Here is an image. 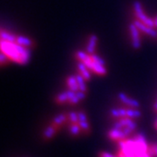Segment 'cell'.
Returning a JSON list of instances; mask_svg holds the SVG:
<instances>
[{
	"mask_svg": "<svg viewBox=\"0 0 157 157\" xmlns=\"http://www.w3.org/2000/svg\"><path fill=\"white\" fill-rule=\"evenodd\" d=\"M1 52L12 61L17 64L25 65L30 60L31 51L27 47L18 45L16 42H9L1 39Z\"/></svg>",
	"mask_w": 157,
	"mask_h": 157,
	"instance_id": "cell-1",
	"label": "cell"
},
{
	"mask_svg": "<svg viewBox=\"0 0 157 157\" xmlns=\"http://www.w3.org/2000/svg\"><path fill=\"white\" fill-rule=\"evenodd\" d=\"M133 6H134L135 16L137 17V19L141 21L142 23H144V24H146L147 25L155 28L154 19L151 18V17H147L146 14L144 13V11H143V9H142V6H141L140 1H138V0L135 1L134 4H133Z\"/></svg>",
	"mask_w": 157,
	"mask_h": 157,
	"instance_id": "cell-2",
	"label": "cell"
},
{
	"mask_svg": "<svg viewBox=\"0 0 157 157\" xmlns=\"http://www.w3.org/2000/svg\"><path fill=\"white\" fill-rule=\"evenodd\" d=\"M82 62L87 67L89 70H92L93 72H94L97 74H99V75H106L107 74V69L105 67V66H102L101 64L94 61L93 59L91 58V55Z\"/></svg>",
	"mask_w": 157,
	"mask_h": 157,
	"instance_id": "cell-3",
	"label": "cell"
},
{
	"mask_svg": "<svg viewBox=\"0 0 157 157\" xmlns=\"http://www.w3.org/2000/svg\"><path fill=\"white\" fill-rule=\"evenodd\" d=\"M139 29L137 28V26L135 25L134 23L129 25V32L131 35V41H132V46L135 50L140 49L141 46V42H140V33H139Z\"/></svg>",
	"mask_w": 157,
	"mask_h": 157,
	"instance_id": "cell-4",
	"label": "cell"
},
{
	"mask_svg": "<svg viewBox=\"0 0 157 157\" xmlns=\"http://www.w3.org/2000/svg\"><path fill=\"white\" fill-rule=\"evenodd\" d=\"M134 24L137 26V28L139 29L140 32H142V33H144L147 35H148L150 37H153V38H156L157 37V32L153 27H150V26L147 25L146 24L142 23L140 20H138V19L135 20Z\"/></svg>",
	"mask_w": 157,
	"mask_h": 157,
	"instance_id": "cell-5",
	"label": "cell"
},
{
	"mask_svg": "<svg viewBox=\"0 0 157 157\" xmlns=\"http://www.w3.org/2000/svg\"><path fill=\"white\" fill-rule=\"evenodd\" d=\"M118 98H119V100L121 101L123 104L128 106V107H133V108H138V107H140L139 101H136L135 99L130 98L128 95H127L126 94H124L122 92H121V93L118 94Z\"/></svg>",
	"mask_w": 157,
	"mask_h": 157,
	"instance_id": "cell-6",
	"label": "cell"
},
{
	"mask_svg": "<svg viewBox=\"0 0 157 157\" xmlns=\"http://www.w3.org/2000/svg\"><path fill=\"white\" fill-rule=\"evenodd\" d=\"M107 135H108V137H109L111 140H118V141L122 140H126L127 137H128L127 135H125V133H124L123 131H122V129H116L113 128L108 132Z\"/></svg>",
	"mask_w": 157,
	"mask_h": 157,
	"instance_id": "cell-7",
	"label": "cell"
},
{
	"mask_svg": "<svg viewBox=\"0 0 157 157\" xmlns=\"http://www.w3.org/2000/svg\"><path fill=\"white\" fill-rule=\"evenodd\" d=\"M97 42H98V37L95 34H91L88 39V43L86 45V52L89 54H93L94 53L95 51L96 45H97Z\"/></svg>",
	"mask_w": 157,
	"mask_h": 157,
	"instance_id": "cell-8",
	"label": "cell"
},
{
	"mask_svg": "<svg viewBox=\"0 0 157 157\" xmlns=\"http://www.w3.org/2000/svg\"><path fill=\"white\" fill-rule=\"evenodd\" d=\"M77 67L79 73L83 76L86 80H89L91 78V73L89 72V69L87 68V67L85 65L82 61H78L77 64Z\"/></svg>",
	"mask_w": 157,
	"mask_h": 157,
	"instance_id": "cell-9",
	"label": "cell"
},
{
	"mask_svg": "<svg viewBox=\"0 0 157 157\" xmlns=\"http://www.w3.org/2000/svg\"><path fill=\"white\" fill-rule=\"evenodd\" d=\"M67 84L70 90H73L74 92H78V81L76 78V75H70L67 78Z\"/></svg>",
	"mask_w": 157,
	"mask_h": 157,
	"instance_id": "cell-10",
	"label": "cell"
},
{
	"mask_svg": "<svg viewBox=\"0 0 157 157\" xmlns=\"http://www.w3.org/2000/svg\"><path fill=\"white\" fill-rule=\"evenodd\" d=\"M16 43L18 45H22V46L27 47V48L31 47L33 44L32 39H30L27 37H25V36H17L16 38Z\"/></svg>",
	"mask_w": 157,
	"mask_h": 157,
	"instance_id": "cell-11",
	"label": "cell"
},
{
	"mask_svg": "<svg viewBox=\"0 0 157 157\" xmlns=\"http://www.w3.org/2000/svg\"><path fill=\"white\" fill-rule=\"evenodd\" d=\"M110 113L113 117L115 119H121L127 117V109L125 108H113L110 111Z\"/></svg>",
	"mask_w": 157,
	"mask_h": 157,
	"instance_id": "cell-12",
	"label": "cell"
},
{
	"mask_svg": "<svg viewBox=\"0 0 157 157\" xmlns=\"http://www.w3.org/2000/svg\"><path fill=\"white\" fill-rule=\"evenodd\" d=\"M56 128L54 125H51L49 127H47L45 129V131H44V133H43V136H44V138L46 139V140H50L52 139L54 135L56 134Z\"/></svg>",
	"mask_w": 157,
	"mask_h": 157,
	"instance_id": "cell-13",
	"label": "cell"
},
{
	"mask_svg": "<svg viewBox=\"0 0 157 157\" xmlns=\"http://www.w3.org/2000/svg\"><path fill=\"white\" fill-rule=\"evenodd\" d=\"M0 35H1V39L2 40H6V41H9V42H16V38L17 37L15 35H13V34L10 33L7 31H5L3 28L1 29Z\"/></svg>",
	"mask_w": 157,
	"mask_h": 157,
	"instance_id": "cell-14",
	"label": "cell"
},
{
	"mask_svg": "<svg viewBox=\"0 0 157 157\" xmlns=\"http://www.w3.org/2000/svg\"><path fill=\"white\" fill-rule=\"evenodd\" d=\"M76 78H77V81H78V90L86 93V90H87V87H86V79H85L84 77L80 73H78V74H76Z\"/></svg>",
	"mask_w": 157,
	"mask_h": 157,
	"instance_id": "cell-15",
	"label": "cell"
},
{
	"mask_svg": "<svg viewBox=\"0 0 157 157\" xmlns=\"http://www.w3.org/2000/svg\"><path fill=\"white\" fill-rule=\"evenodd\" d=\"M141 116V113L137 108H129L127 109V117L131 119H138Z\"/></svg>",
	"mask_w": 157,
	"mask_h": 157,
	"instance_id": "cell-16",
	"label": "cell"
},
{
	"mask_svg": "<svg viewBox=\"0 0 157 157\" xmlns=\"http://www.w3.org/2000/svg\"><path fill=\"white\" fill-rule=\"evenodd\" d=\"M66 120H67L66 114H64V113H59V114H58L57 116L54 117L53 121H52V125H54L55 127H58V126L61 125Z\"/></svg>",
	"mask_w": 157,
	"mask_h": 157,
	"instance_id": "cell-17",
	"label": "cell"
},
{
	"mask_svg": "<svg viewBox=\"0 0 157 157\" xmlns=\"http://www.w3.org/2000/svg\"><path fill=\"white\" fill-rule=\"evenodd\" d=\"M57 103L59 104H62L64 102H67V101H69V97H68V94L67 91L66 92H63V93H60L58 95L56 96V99H55Z\"/></svg>",
	"mask_w": 157,
	"mask_h": 157,
	"instance_id": "cell-18",
	"label": "cell"
},
{
	"mask_svg": "<svg viewBox=\"0 0 157 157\" xmlns=\"http://www.w3.org/2000/svg\"><path fill=\"white\" fill-rule=\"evenodd\" d=\"M80 127L78 123H72V125L70 126V133L74 136L78 135L80 132Z\"/></svg>",
	"mask_w": 157,
	"mask_h": 157,
	"instance_id": "cell-19",
	"label": "cell"
},
{
	"mask_svg": "<svg viewBox=\"0 0 157 157\" xmlns=\"http://www.w3.org/2000/svg\"><path fill=\"white\" fill-rule=\"evenodd\" d=\"M90 56L89 53H87L86 52H83V51H78L76 52V57L79 61H84L85 59H86L88 57Z\"/></svg>",
	"mask_w": 157,
	"mask_h": 157,
	"instance_id": "cell-20",
	"label": "cell"
},
{
	"mask_svg": "<svg viewBox=\"0 0 157 157\" xmlns=\"http://www.w3.org/2000/svg\"><path fill=\"white\" fill-rule=\"evenodd\" d=\"M78 125L80 127V128L82 129L86 133H89L90 132V126L88 121H78Z\"/></svg>",
	"mask_w": 157,
	"mask_h": 157,
	"instance_id": "cell-21",
	"label": "cell"
},
{
	"mask_svg": "<svg viewBox=\"0 0 157 157\" xmlns=\"http://www.w3.org/2000/svg\"><path fill=\"white\" fill-rule=\"evenodd\" d=\"M69 120L72 123H78V113L70 112L69 113Z\"/></svg>",
	"mask_w": 157,
	"mask_h": 157,
	"instance_id": "cell-22",
	"label": "cell"
},
{
	"mask_svg": "<svg viewBox=\"0 0 157 157\" xmlns=\"http://www.w3.org/2000/svg\"><path fill=\"white\" fill-rule=\"evenodd\" d=\"M91 55V58L93 59V60L94 61L97 62V63H99V64H101V65H102V66H105V60L102 59V58H101L100 56H98L97 54H95V53H93V54H90Z\"/></svg>",
	"mask_w": 157,
	"mask_h": 157,
	"instance_id": "cell-23",
	"label": "cell"
},
{
	"mask_svg": "<svg viewBox=\"0 0 157 157\" xmlns=\"http://www.w3.org/2000/svg\"><path fill=\"white\" fill-rule=\"evenodd\" d=\"M78 121H87V117L83 111H78Z\"/></svg>",
	"mask_w": 157,
	"mask_h": 157,
	"instance_id": "cell-24",
	"label": "cell"
},
{
	"mask_svg": "<svg viewBox=\"0 0 157 157\" xmlns=\"http://www.w3.org/2000/svg\"><path fill=\"white\" fill-rule=\"evenodd\" d=\"M9 58L6 56V53H4L3 52H1V54H0V62L2 65H4L6 61H8Z\"/></svg>",
	"mask_w": 157,
	"mask_h": 157,
	"instance_id": "cell-25",
	"label": "cell"
},
{
	"mask_svg": "<svg viewBox=\"0 0 157 157\" xmlns=\"http://www.w3.org/2000/svg\"><path fill=\"white\" fill-rule=\"evenodd\" d=\"M79 101H80V100L78 99V96L75 94L74 97H73L70 101H68V103H70V104H72V105H74V104H77V103H78Z\"/></svg>",
	"mask_w": 157,
	"mask_h": 157,
	"instance_id": "cell-26",
	"label": "cell"
},
{
	"mask_svg": "<svg viewBox=\"0 0 157 157\" xmlns=\"http://www.w3.org/2000/svg\"><path fill=\"white\" fill-rule=\"evenodd\" d=\"M99 156L100 157H118L115 156V155H113L112 154H110V153H108V152H101L100 153V155H99Z\"/></svg>",
	"mask_w": 157,
	"mask_h": 157,
	"instance_id": "cell-27",
	"label": "cell"
},
{
	"mask_svg": "<svg viewBox=\"0 0 157 157\" xmlns=\"http://www.w3.org/2000/svg\"><path fill=\"white\" fill-rule=\"evenodd\" d=\"M76 95L78 96V99L81 101V100H84L85 97H86V93L85 92H82V91H79L78 90V92H76Z\"/></svg>",
	"mask_w": 157,
	"mask_h": 157,
	"instance_id": "cell-28",
	"label": "cell"
},
{
	"mask_svg": "<svg viewBox=\"0 0 157 157\" xmlns=\"http://www.w3.org/2000/svg\"><path fill=\"white\" fill-rule=\"evenodd\" d=\"M122 131L125 133V135H127V136H128L131 133H133V132H134L132 129L129 128H128V127H124L123 128H122Z\"/></svg>",
	"mask_w": 157,
	"mask_h": 157,
	"instance_id": "cell-29",
	"label": "cell"
},
{
	"mask_svg": "<svg viewBox=\"0 0 157 157\" xmlns=\"http://www.w3.org/2000/svg\"><path fill=\"white\" fill-rule=\"evenodd\" d=\"M152 148H153V150L155 152V156H157V144H155V145H152Z\"/></svg>",
	"mask_w": 157,
	"mask_h": 157,
	"instance_id": "cell-30",
	"label": "cell"
},
{
	"mask_svg": "<svg viewBox=\"0 0 157 157\" xmlns=\"http://www.w3.org/2000/svg\"><path fill=\"white\" fill-rule=\"evenodd\" d=\"M153 19H154V24H155V28H157V16Z\"/></svg>",
	"mask_w": 157,
	"mask_h": 157,
	"instance_id": "cell-31",
	"label": "cell"
},
{
	"mask_svg": "<svg viewBox=\"0 0 157 157\" xmlns=\"http://www.w3.org/2000/svg\"><path fill=\"white\" fill-rule=\"evenodd\" d=\"M154 109H155V112H157V101H155V105H154Z\"/></svg>",
	"mask_w": 157,
	"mask_h": 157,
	"instance_id": "cell-32",
	"label": "cell"
}]
</instances>
